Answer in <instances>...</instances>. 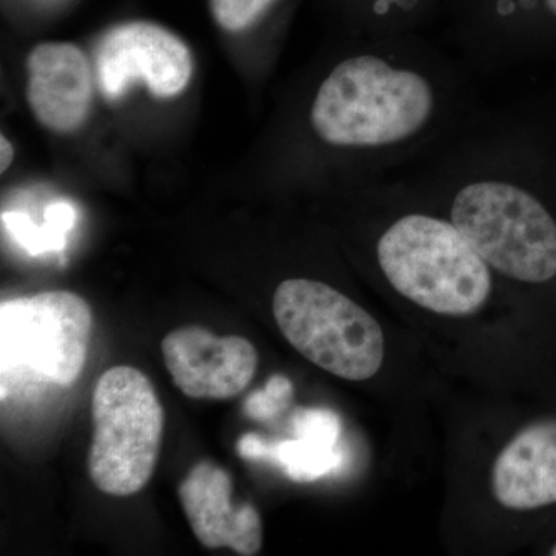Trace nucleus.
<instances>
[{"label":"nucleus","instance_id":"14","mask_svg":"<svg viewBox=\"0 0 556 556\" xmlns=\"http://www.w3.org/2000/svg\"><path fill=\"white\" fill-rule=\"evenodd\" d=\"M544 5H546L548 16L556 21V0H544Z\"/></svg>","mask_w":556,"mask_h":556},{"label":"nucleus","instance_id":"15","mask_svg":"<svg viewBox=\"0 0 556 556\" xmlns=\"http://www.w3.org/2000/svg\"><path fill=\"white\" fill-rule=\"evenodd\" d=\"M551 555L556 556V546L554 548H552Z\"/></svg>","mask_w":556,"mask_h":556},{"label":"nucleus","instance_id":"5","mask_svg":"<svg viewBox=\"0 0 556 556\" xmlns=\"http://www.w3.org/2000/svg\"><path fill=\"white\" fill-rule=\"evenodd\" d=\"M102 97L118 101L137 83L156 98H174L193 75L189 47L174 33L150 22H129L105 33L97 49Z\"/></svg>","mask_w":556,"mask_h":556},{"label":"nucleus","instance_id":"12","mask_svg":"<svg viewBox=\"0 0 556 556\" xmlns=\"http://www.w3.org/2000/svg\"><path fill=\"white\" fill-rule=\"evenodd\" d=\"M292 397L291 380L276 375L263 390L255 391L244 401V415L255 420L273 419L288 407Z\"/></svg>","mask_w":556,"mask_h":556},{"label":"nucleus","instance_id":"10","mask_svg":"<svg viewBox=\"0 0 556 556\" xmlns=\"http://www.w3.org/2000/svg\"><path fill=\"white\" fill-rule=\"evenodd\" d=\"M281 0H211L212 14L223 30L239 33L262 20Z\"/></svg>","mask_w":556,"mask_h":556},{"label":"nucleus","instance_id":"6","mask_svg":"<svg viewBox=\"0 0 556 556\" xmlns=\"http://www.w3.org/2000/svg\"><path fill=\"white\" fill-rule=\"evenodd\" d=\"M161 348L175 386L199 401L239 396L257 371V350L240 336L222 338L201 327H185L167 334Z\"/></svg>","mask_w":556,"mask_h":556},{"label":"nucleus","instance_id":"9","mask_svg":"<svg viewBox=\"0 0 556 556\" xmlns=\"http://www.w3.org/2000/svg\"><path fill=\"white\" fill-rule=\"evenodd\" d=\"M492 490L510 510L556 504V419L532 424L508 442L493 464Z\"/></svg>","mask_w":556,"mask_h":556},{"label":"nucleus","instance_id":"2","mask_svg":"<svg viewBox=\"0 0 556 556\" xmlns=\"http://www.w3.org/2000/svg\"><path fill=\"white\" fill-rule=\"evenodd\" d=\"M281 334L311 364L345 380L378 375L386 356L379 321L354 300L314 278H287L273 300Z\"/></svg>","mask_w":556,"mask_h":556},{"label":"nucleus","instance_id":"8","mask_svg":"<svg viewBox=\"0 0 556 556\" xmlns=\"http://www.w3.org/2000/svg\"><path fill=\"white\" fill-rule=\"evenodd\" d=\"M27 101L46 129L70 134L89 118L93 73L86 54L67 42L39 43L27 60Z\"/></svg>","mask_w":556,"mask_h":556},{"label":"nucleus","instance_id":"11","mask_svg":"<svg viewBox=\"0 0 556 556\" xmlns=\"http://www.w3.org/2000/svg\"><path fill=\"white\" fill-rule=\"evenodd\" d=\"M295 437L314 444L336 447L340 434V420L334 413L320 408H299L292 417Z\"/></svg>","mask_w":556,"mask_h":556},{"label":"nucleus","instance_id":"1","mask_svg":"<svg viewBox=\"0 0 556 556\" xmlns=\"http://www.w3.org/2000/svg\"><path fill=\"white\" fill-rule=\"evenodd\" d=\"M356 182L378 214L372 257L383 280L431 313H478L492 295L493 273L455 223L396 178Z\"/></svg>","mask_w":556,"mask_h":556},{"label":"nucleus","instance_id":"7","mask_svg":"<svg viewBox=\"0 0 556 556\" xmlns=\"http://www.w3.org/2000/svg\"><path fill=\"white\" fill-rule=\"evenodd\" d=\"M179 503L197 540L207 548L228 547L257 555L263 522L251 503H232V479L211 460H201L178 486Z\"/></svg>","mask_w":556,"mask_h":556},{"label":"nucleus","instance_id":"4","mask_svg":"<svg viewBox=\"0 0 556 556\" xmlns=\"http://www.w3.org/2000/svg\"><path fill=\"white\" fill-rule=\"evenodd\" d=\"M91 328L89 303L75 292H40L2 302V396L11 383L76 382L89 354Z\"/></svg>","mask_w":556,"mask_h":556},{"label":"nucleus","instance_id":"13","mask_svg":"<svg viewBox=\"0 0 556 556\" xmlns=\"http://www.w3.org/2000/svg\"><path fill=\"white\" fill-rule=\"evenodd\" d=\"M0 156H2V160H0V170L5 172L11 166V163H13L14 148L10 139L3 137V135L0 137Z\"/></svg>","mask_w":556,"mask_h":556},{"label":"nucleus","instance_id":"3","mask_svg":"<svg viewBox=\"0 0 556 556\" xmlns=\"http://www.w3.org/2000/svg\"><path fill=\"white\" fill-rule=\"evenodd\" d=\"M91 419V482L105 495H135L152 478L163 441L164 409L155 388L137 368H110L94 387Z\"/></svg>","mask_w":556,"mask_h":556}]
</instances>
